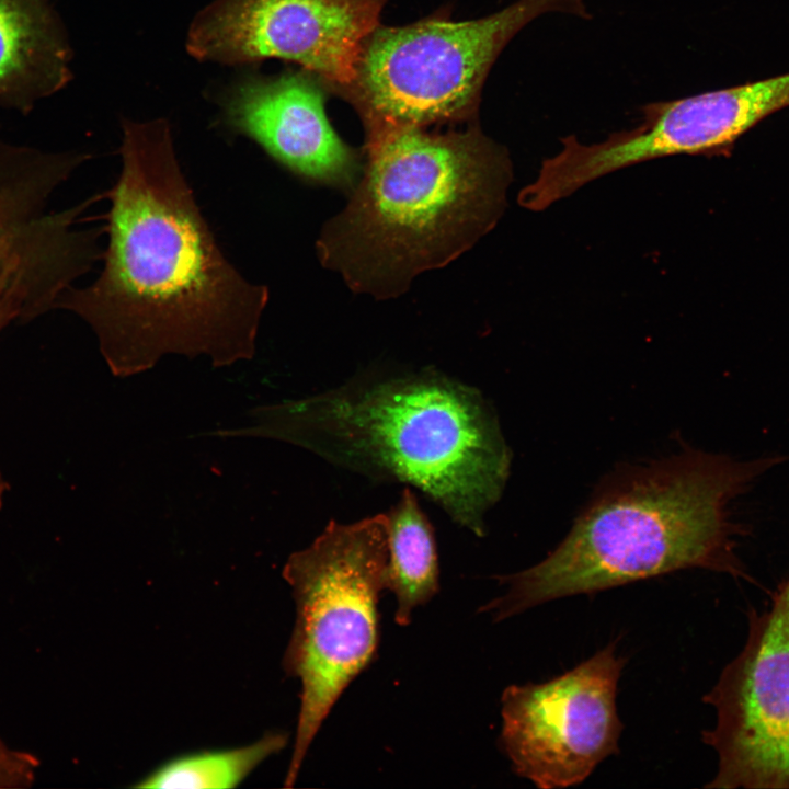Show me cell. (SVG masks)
Listing matches in <instances>:
<instances>
[{"label": "cell", "mask_w": 789, "mask_h": 789, "mask_svg": "<svg viewBox=\"0 0 789 789\" xmlns=\"http://www.w3.org/2000/svg\"><path fill=\"white\" fill-rule=\"evenodd\" d=\"M122 171L111 199L104 265L90 285L68 288L56 309L96 333L115 365L165 352L218 361L253 351L268 289L226 259L179 164L164 118L124 119Z\"/></svg>", "instance_id": "obj_1"}, {"label": "cell", "mask_w": 789, "mask_h": 789, "mask_svg": "<svg viewBox=\"0 0 789 789\" xmlns=\"http://www.w3.org/2000/svg\"><path fill=\"white\" fill-rule=\"evenodd\" d=\"M365 130L364 174L346 207L324 225L317 250L352 290L388 299L496 225L512 162L473 121L442 134L398 124Z\"/></svg>", "instance_id": "obj_3"}, {"label": "cell", "mask_w": 789, "mask_h": 789, "mask_svg": "<svg viewBox=\"0 0 789 789\" xmlns=\"http://www.w3.org/2000/svg\"><path fill=\"white\" fill-rule=\"evenodd\" d=\"M387 521H330L307 548L293 553L284 579L296 604L283 667L299 679L296 736L285 777L291 787L306 754L345 688L374 660L378 601L385 590Z\"/></svg>", "instance_id": "obj_5"}, {"label": "cell", "mask_w": 789, "mask_h": 789, "mask_svg": "<svg viewBox=\"0 0 789 789\" xmlns=\"http://www.w3.org/2000/svg\"><path fill=\"white\" fill-rule=\"evenodd\" d=\"M590 19L584 0H516L476 20L439 14L404 26L379 25L363 48L354 81L336 91L374 124L473 121L488 73L508 42L538 16Z\"/></svg>", "instance_id": "obj_6"}, {"label": "cell", "mask_w": 789, "mask_h": 789, "mask_svg": "<svg viewBox=\"0 0 789 789\" xmlns=\"http://www.w3.org/2000/svg\"><path fill=\"white\" fill-rule=\"evenodd\" d=\"M83 201L47 210L0 244V332L56 309L60 296L103 258L100 228H82Z\"/></svg>", "instance_id": "obj_12"}, {"label": "cell", "mask_w": 789, "mask_h": 789, "mask_svg": "<svg viewBox=\"0 0 789 789\" xmlns=\"http://www.w3.org/2000/svg\"><path fill=\"white\" fill-rule=\"evenodd\" d=\"M625 662L609 643L550 681L504 689L500 745L518 776L541 789L574 786L617 752Z\"/></svg>", "instance_id": "obj_7"}, {"label": "cell", "mask_w": 789, "mask_h": 789, "mask_svg": "<svg viewBox=\"0 0 789 789\" xmlns=\"http://www.w3.org/2000/svg\"><path fill=\"white\" fill-rule=\"evenodd\" d=\"M272 420L277 436L336 467L420 490L477 536L510 474L491 405L434 368L365 371L279 405Z\"/></svg>", "instance_id": "obj_2"}, {"label": "cell", "mask_w": 789, "mask_h": 789, "mask_svg": "<svg viewBox=\"0 0 789 789\" xmlns=\"http://www.w3.org/2000/svg\"><path fill=\"white\" fill-rule=\"evenodd\" d=\"M323 88L304 69L275 77L244 76L224 98V122L306 180L353 185L357 155L330 125Z\"/></svg>", "instance_id": "obj_11"}, {"label": "cell", "mask_w": 789, "mask_h": 789, "mask_svg": "<svg viewBox=\"0 0 789 789\" xmlns=\"http://www.w3.org/2000/svg\"><path fill=\"white\" fill-rule=\"evenodd\" d=\"M285 745L284 734L268 733L245 746L182 755L159 766L134 787L235 788L262 762L279 752Z\"/></svg>", "instance_id": "obj_16"}, {"label": "cell", "mask_w": 789, "mask_h": 789, "mask_svg": "<svg viewBox=\"0 0 789 789\" xmlns=\"http://www.w3.org/2000/svg\"><path fill=\"white\" fill-rule=\"evenodd\" d=\"M789 106V72L683 99L649 103L631 129L595 144H572L571 173L588 184L653 159L729 156L739 138L761 121Z\"/></svg>", "instance_id": "obj_10"}, {"label": "cell", "mask_w": 789, "mask_h": 789, "mask_svg": "<svg viewBox=\"0 0 789 789\" xmlns=\"http://www.w3.org/2000/svg\"><path fill=\"white\" fill-rule=\"evenodd\" d=\"M89 158L85 152L12 142L0 126V244L46 213L55 192Z\"/></svg>", "instance_id": "obj_15"}, {"label": "cell", "mask_w": 789, "mask_h": 789, "mask_svg": "<svg viewBox=\"0 0 789 789\" xmlns=\"http://www.w3.org/2000/svg\"><path fill=\"white\" fill-rule=\"evenodd\" d=\"M385 515L388 547L385 590L396 597V622L405 626L414 609L430 602L438 591L436 542L433 527L410 487L404 488Z\"/></svg>", "instance_id": "obj_14"}, {"label": "cell", "mask_w": 789, "mask_h": 789, "mask_svg": "<svg viewBox=\"0 0 789 789\" xmlns=\"http://www.w3.org/2000/svg\"><path fill=\"white\" fill-rule=\"evenodd\" d=\"M71 60L52 0H0V110L30 114L68 85Z\"/></svg>", "instance_id": "obj_13"}, {"label": "cell", "mask_w": 789, "mask_h": 789, "mask_svg": "<svg viewBox=\"0 0 789 789\" xmlns=\"http://www.w3.org/2000/svg\"><path fill=\"white\" fill-rule=\"evenodd\" d=\"M706 700L719 758L708 787L789 788V576Z\"/></svg>", "instance_id": "obj_9"}, {"label": "cell", "mask_w": 789, "mask_h": 789, "mask_svg": "<svg viewBox=\"0 0 789 789\" xmlns=\"http://www.w3.org/2000/svg\"><path fill=\"white\" fill-rule=\"evenodd\" d=\"M38 765L34 755L11 748L0 739V789L30 787Z\"/></svg>", "instance_id": "obj_17"}, {"label": "cell", "mask_w": 789, "mask_h": 789, "mask_svg": "<svg viewBox=\"0 0 789 789\" xmlns=\"http://www.w3.org/2000/svg\"><path fill=\"white\" fill-rule=\"evenodd\" d=\"M785 459L689 448L630 469L595 495L542 561L501 576L506 592L480 610L501 621L549 601L679 570L742 574L730 505Z\"/></svg>", "instance_id": "obj_4"}, {"label": "cell", "mask_w": 789, "mask_h": 789, "mask_svg": "<svg viewBox=\"0 0 789 789\" xmlns=\"http://www.w3.org/2000/svg\"><path fill=\"white\" fill-rule=\"evenodd\" d=\"M388 0H215L193 20L186 49L227 65L293 61L339 91L356 77Z\"/></svg>", "instance_id": "obj_8"}]
</instances>
